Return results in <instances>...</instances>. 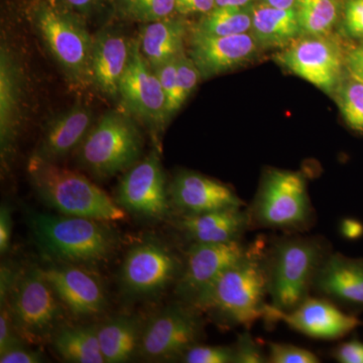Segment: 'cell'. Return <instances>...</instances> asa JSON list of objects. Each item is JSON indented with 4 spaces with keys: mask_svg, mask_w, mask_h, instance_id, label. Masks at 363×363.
I'll use <instances>...</instances> for the list:
<instances>
[{
    "mask_svg": "<svg viewBox=\"0 0 363 363\" xmlns=\"http://www.w3.org/2000/svg\"><path fill=\"white\" fill-rule=\"evenodd\" d=\"M131 43L116 33L98 35L93 43V83L107 96L116 97L130 62Z\"/></svg>",
    "mask_w": 363,
    "mask_h": 363,
    "instance_id": "cell-22",
    "label": "cell"
},
{
    "mask_svg": "<svg viewBox=\"0 0 363 363\" xmlns=\"http://www.w3.org/2000/svg\"><path fill=\"white\" fill-rule=\"evenodd\" d=\"M20 271L7 264H2L1 271H0V304L6 300Z\"/></svg>",
    "mask_w": 363,
    "mask_h": 363,
    "instance_id": "cell-44",
    "label": "cell"
},
{
    "mask_svg": "<svg viewBox=\"0 0 363 363\" xmlns=\"http://www.w3.org/2000/svg\"><path fill=\"white\" fill-rule=\"evenodd\" d=\"M186 363H235L234 346L196 345L181 358Z\"/></svg>",
    "mask_w": 363,
    "mask_h": 363,
    "instance_id": "cell-33",
    "label": "cell"
},
{
    "mask_svg": "<svg viewBox=\"0 0 363 363\" xmlns=\"http://www.w3.org/2000/svg\"><path fill=\"white\" fill-rule=\"evenodd\" d=\"M9 310L14 328L26 343L51 342L67 325L69 313L40 267L18 272L16 283L2 304Z\"/></svg>",
    "mask_w": 363,
    "mask_h": 363,
    "instance_id": "cell-5",
    "label": "cell"
},
{
    "mask_svg": "<svg viewBox=\"0 0 363 363\" xmlns=\"http://www.w3.org/2000/svg\"><path fill=\"white\" fill-rule=\"evenodd\" d=\"M216 7L215 0H176V13L180 16L207 14Z\"/></svg>",
    "mask_w": 363,
    "mask_h": 363,
    "instance_id": "cell-41",
    "label": "cell"
},
{
    "mask_svg": "<svg viewBox=\"0 0 363 363\" xmlns=\"http://www.w3.org/2000/svg\"><path fill=\"white\" fill-rule=\"evenodd\" d=\"M52 345L62 359L73 363H105L98 325H65L52 339Z\"/></svg>",
    "mask_w": 363,
    "mask_h": 363,
    "instance_id": "cell-27",
    "label": "cell"
},
{
    "mask_svg": "<svg viewBox=\"0 0 363 363\" xmlns=\"http://www.w3.org/2000/svg\"><path fill=\"white\" fill-rule=\"evenodd\" d=\"M313 288L335 302L363 309V259L328 253L318 269Z\"/></svg>",
    "mask_w": 363,
    "mask_h": 363,
    "instance_id": "cell-19",
    "label": "cell"
},
{
    "mask_svg": "<svg viewBox=\"0 0 363 363\" xmlns=\"http://www.w3.org/2000/svg\"><path fill=\"white\" fill-rule=\"evenodd\" d=\"M252 6L215 7L203 16L194 32L207 35H234L252 32Z\"/></svg>",
    "mask_w": 363,
    "mask_h": 363,
    "instance_id": "cell-28",
    "label": "cell"
},
{
    "mask_svg": "<svg viewBox=\"0 0 363 363\" xmlns=\"http://www.w3.org/2000/svg\"><path fill=\"white\" fill-rule=\"evenodd\" d=\"M252 33L260 45L286 47L302 33L295 7L277 9L262 2L252 4Z\"/></svg>",
    "mask_w": 363,
    "mask_h": 363,
    "instance_id": "cell-26",
    "label": "cell"
},
{
    "mask_svg": "<svg viewBox=\"0 0 363 363\" xmlns=\"http://www.w3.org/2000/svg\"><path fill=\"white\" fill-rule=\"evenodd\" d=\"M247 248L241 240L189 245L175 285L177 297L181 302L192 305L219 274L243 257Z\"/></svg>",
    "mask_w": 363,
    "mask_h": 363,
    "instance_id": "cell-14",
    "label": "cell"
},
{
    "mask_svg": "<svg viewBox=\"0 0 363 363\" xmlns=\"http://www.w3.org/2000/svg\"><path fill=\"white\" fill-rule=\"evenodd\" d=\"M344 28L350 37L363 39V0H348L344 9Z\"/></svg>",
    "mask_w": 363,
    "mask_h": 363,
    "instance_id": "cell-38",
    "label": "cell"
},
{
    "mask_svg": "<svg viewBox=\"0 0 363 363\" xmlns=\"http://www.w3.org/2000/svg\"><path fill=\"white\" fill-rule=\"evenodd\" d=\"M267 359L271 363H319L312 351L288 343H267Z\"/></svg>",
    "mask_w": 363,
    "mask_h": 363,
    "instance_id": "cell-34",
    "label": "cell"
},
{
    "mask_svg": "<svg viewBox=\"0 0 363 363\" xmlns=\"http://www.w3.org/2000/svg\"><path fill=\"white\" fill-rule=\"evenodd\" d=\"M116 201L142 220L166 221L174 209L169 186L156 152L128 169L117 187Z\"/></svg>",
    "mask_w": 363,
    "mask_h": 363,
    "instance_id": "cell-11",
    "label": "cell"
},
{
    "mask_svg": "<svg viewBox=\"0 0 363 363\" xmlns=\"http://www.w3.org/2000/svg\"><path fill=\"white\" fill-rule=\"evenodd\" d=\"M264 321L284 322L293 330L319 340H337L362 326L359 318L343 312L328 298L308 297L292 311L281 312L267 304Z\"/></svg>",
    "mask_w": 363,
    "mask_h": 363,
    "instance_id": "cell-13",
    "label": "cell"
},
{
    "mask_svg": "<svg viewBox=\"0 0 363 363\" xmlns=\"http://www.w3.org/2000/svg\"><path fill=\"white\" fill-rule=\"evenodd\" d=\"M176 59L166 62L162 65L154 68L157 78L161 82L162 90L167 98V107H168L169 116L175 113L185 104V100L182 96L180 87H179L178 77H177Z\"/></svg>",
    "mask_w": 363,
    "mask_h": 363,
    "instance_id": "cell-32",
    "label": "cell"
},
{
    "mask_svg": "<svg viewBox=\"0 0 363 363\" xmlns=\"http://www.w3.org/2000/svg\"><path fill=\"white\" fill-rule=\"evenodd\" d=\"M235 350V363H267V352H264L250 332L245 331L238 336V340L234 344Z\"/></svg>",
    "mask_w": 363,
    "mask_h": 363,
    "instance_id": "cell-36",
    "label": "cell"
},
{
    "mask_svg": "<svg viewBox=\"0 0 363 363\" xmlns=\"http://www.w3.org/2000/svg\"><path fill=\"white\" fill-rule=\"evenodd\" d=\"M184 259L171 247L156 238L133 245L119 269L121 292L130 300H152L175 286Z\"/></svg>",
    "mask_w": 363,
    "mask_h": 363,
    "instance_id": "cell-9",
    "label": "cell"
},
{
    "mask_svg": "<svg viewBox=\"0 0 363 363\" xmlns=\"http://www.w3.org/2000/svg\"><path fill=\"white\" fill-rule=\"evenodd\" d=\"M253 1H255V0H215V2H216V7L248 6H252Z\"/></svg>",
    "mask_w": 363,
    "mask_h": 363,
    "instance_id": "cell-47",
    "label": "cell"
},
{
    "mask_svg": "<svg viewBox=\"0 0 363 363\" xmlns=\"http://www.w3.org/2000/svg\"><path fill=\"white\" fill-rule=\"evenodd\" d=\"M347 73L335 91L336 99L348 126L363 133V81Z\"/></svg>",
    "mask_w": 363,
    "mask_h": 363,
    "instance_id": "cell-31",
    "label": "cell"
},
{
    "mask_svg": "<svg viewBox=\"0 0 363 363\" xmlns=\"http://www.w3.org/2000/svg\"><path fill=\"white\" fill-rule=\"evenodd\" d=\"M250 229L302 231L311 226L313 208L304 177L297 172L271 169L247 210Z\"/></svg>",
    "mask_w": 363,
    "mask_h": 363,
    "instance_id": "cell-7",
    "label": "cell"
},
{
    "mask_svg": "<svg viewBox=\"0 0 363 363\" xmlns=\"http://www.w3.org/2000/svg\"><path fill=\"white\" fill-rule=\"evenodd\" d=\"M347 71L351 75L363 81V44L353 49L345 60Z\"/></svg>",
    "mask_w": 363,
    "mask_h": 363,
    "instance_id": "cell-45",
    "label": "cell"
},
{
    "mask_svg": "<svg viewBox=\"0 0 363 363\" xmlns=\"http://www.w3.org/2000/svg\"><path fill=\"white\" fill-rule=\"evenodd\" d=\"M13 235V217L9 205L2 204L0 207V253L6 255L11 247Z\"/></svg>",
    "mask_w": 363,
    "mask_h": 363,
    "instance_id": "cell-42",
    "label": "cell"
},
{
    "mask_svg": "<svg viewBox=\"0 0 363 363\" xmlns=\"http://www.w3.org/2000/svg\"><path fill=\"white\" fill-rule=\"evenodd\" d=\"M59 6L63 7L69 11H77V13H85L89 11L96 0H58Z\"/></svg>",
    "mask_w": 363,
    "mask_h": 363,
    "instance_id": "cell-46",
    "label": "cell"
},
{
    "mask_svg": "<svg viewBox=\"0 0 363 363\" xmlns=\"http://www.w3.org/2000/svg\"><path fill=\"white\" fill-rule=\"evenodd\" d=\"M173 209L180 215H196L243 207L235 192L221 182L194 172L184 171L169 185Z\"/></svg>",
    "mask_w": 363,
    "mask_h": 363,
    "instance_id": "cell-18",
    "label": "cell"
},
{
    "mask_svg": "<svg viewBox=\"0 0 363 363\" xmlns=\"http://www.w3.org/2000/svg\"><path fill=\"white\" fill-rule=\"evenodd\" d=\"M187 26L180 18L169 16L143 23L140 30V52L152 69L178 58L184 52Z\"/></svg>",
    "mask_w": 363,
    "mask_h": 363,
    "instance_id": "cell-24",
    "label": "cell"
},
{
    "mask_svg": "<svg viewBox=\"0 0 363 363\" xmlns=\"http://www.w3.org/2000/svg\"><path fill=\"white\" fill-rule=\"evenodd\" d=\"M279 63L327 94L343 78L344 59L338 45L324 35H309L286 45L276 57Z\"/></svg>",
    "mask_w": 363,
    "mask_h": 363,
    "instance_id": "cell-12",
    "label": "cell"
},
{
    "mask_svg": "<svg viewBox=\"0 0 363 363\" xmlns=\"http://www.w3.org/2000/svg\"><path fill=\"white\" fill-rule=\"evenodd\" d=\"M1 306L0 307V311H1L0 312V354H4L11 348L26 344V342L14 328L6 306Z\"/></svg>",
    "mask_w": 363,
    "mask_h": 363,
    "instance_id": "cell-37",
    "label": "cell"
},
{
    "mask_svg": "<svg viewBox=\"0 0 363 363\" xmlns=\"http://www.w3.org/2000/svg\"><path fill=\"white\" fill-rule=\"evenodd\" d=\"M204 335L202 313L179 302L169 305L143 324L138 355L149 362L181 359Z\"/></svg>",
    "mask_w": 363,
    "mask_h": 363,
    "instance_id": "cell-10",
    "label": "cell"
},
{
    "mask_svg": "<svg viewBox=\"0 0 363 363\" xmlns=\"http://www.w3.org/2000/svg\"><path fill=\"white\" fill-rule=\"evenodd\" d=\"M21 69L6 48L0 52V152L4 164L13 157L21 125Z\"/></svg>",
    "mask_w": 363,
    "mask_h": 363,
    "instance_id": "cell-21",
    "label": "cell"
},
{
    "mask_svg": "<svg viewBox=\"0 0 363 363\" xmlns=\"http://www.w3.org/2000/svg\"><path fill=\"white\" fill-rule=\"evenodd\" d=\"M28 223L40 255L52 264L94 269L108 264L119 247L108 222L30 211Z\"/></svg>",
    "mask_w": 363,
    "mask_h": 363,
    "instance_id": "cell-2",
    "label": "cell"
},
{
    "mask_svg": "<svg viewBox=\"0 0 363 363\" xmlns=\"http://www.w3.org/2000/svg\"><path fill=\"white\" fill-rule=\"evenodd\" d=\"M92 111L78 104L55 119L45 130L38 154L55 162L80 147L92 125Z\"/></svg>",
    "mask_w": 363,
    "mask_h": 363,
    "instance_id": "cell-23",
    "label": "cell"
},
{
    "mask_svg": "<svg viewBox=\"0 0 363 363\" xmlns=\"http://www.w3.org/2000/svg\"><path fill=\"white\" fill-rule=\"evenodd\" d=\"M177 77H178L179 87L183 99L187 100L191 93L195 90L196 86L201 78V74L198 70L197 66L190 56L185 52L181 54L176 60Z\"/></svg>",
    "mask_w": 363,
    "mask_h": 363,
    "instance_id": "cell-35",
    "label": "cell"
},
{
    "mask_svg": "<svg viewBox=\"0 0 363 363\" xmlns=\"http://www.w3.org/2000/svg\"><path fill=\"white\" fill-rule=\"evenodd\" d=\"M40 269L71 316L94 317L106 309L104 284L93 269L52 262Z\"/></svg>",
    "mask_w": 363,
    "mask_h": 363,
    "instance_id": "cell-16",
    "label": "cell"
},
{
    "mask_svg": "<svg viewBox=\"0 0 363 363\" xmlns=\"http://www.w3.org/2000/svg\"><path fill=\"white\" fill-rule=\"evenodd\" d=\"M143 324L136 315H117L98 325V339L105 363L133 359L140 350Z\"/></svg>",
    "mask_w": 363,
    "mask_h": 363,
    "instance_id": "cell-25",
    "label": "cell"
},
{
    "mask_svg": "<svg viewBox=\"0 0 363 363\" xmlns=\"http://www.w3.org/2000/svg\"><path fill=\"white\" fill-rule=\"evenodd\" d=\"M331 357L340 363H363V341L357 337L338 344Z\"/></svg>",
    "mask_w": 363,
    "mask_h": 363,
    "instance_id": "cell-39",
    "label": "cell"
},
{
    "mask_svg": "<svg viewBox=\"0 0 363 363\" xmlns=\"http://www.w3.org/2000/svg\"><path fill=\"white\" fill-rule=\"evenodd\" d=\"M267 248L264 240L248 245L243 257L219 274L191 306L223 328H250L264 320L269 296Z\"/></svg>",
    "mask_w": 363,
    "mask_h": 363,
    "instance_id": "cell-1",
    "label": "cell"
},
{
    "mask_svg": "<svg viewBox=\"0 0 363 363\" xmlns=\"http://www.w3.org/2000/svg\"><path fill=\"white\" fill-rule=\"evenodd\" d=\"M295 9L302 33L309 35H326L340 16L337 0H296Z\"/></svg>",
    "mask_w": 363,
    "mask_h": 363,
    "instance_id": "cell-29",
    "label": "cell"
},
{
    "mask_svg": "<svg viewBox=\"0 0 363 363\" xmlns=\"http://www.w3.org/2000/svg\"><path fill=\"white\" fill-rule=\"evenodd\" d=\"M339 233L346 240L354 241L363 238V223L357 218L346 217L339 224Z\"/></svg>",
    "mask_w": 363,
    "mask_h": 363,
    "instance_id": "cell-43",
    "label": "cell"
},
{
    "mask_svg": "<svg viewBox=\"0 0 363 363\" xmlns=\"http://www.w3.org/2000/svg\"><path fill=\"white\" fill-rule=\"evenodd\" d=\"M262 2L277 9H290L295 7L296 0H264Z\"/></svg>",
    "mask_w": 363,
    "mask_h": 363,
    "instance_id": "cell-48",
    "label": "cell"
},
{
    "mask_svg": "<svg viewBox=\"0 0 363 363\" xmlns=\"http://www.w3.org/2000/svg\"><path fill=\"white\" fill-rule=\"evenodd\" d=\"M114 9L123 20L147 23L173 16L176 0H114Z\"/></svg>",
    "mask_w": 363,
    "mask_h": 363,
    "instance_id": "cell-30",
    "label": "cell"
},
{
    "mask_svg": "<svg viewBox=\"0 0 363 363\" xmlns=\"http://www.w3.org/2000/svg\"><path fill=\"white\" fill-rule=\"evenodd\" d=\"M143 138L130 117L109 111L79 147V160L99 178H108L128 169L140 161Z\"/></svg>",
    "mask_w": 363,
    "mask_h": 363,
    "instance_id": "cell-8",
    "label": "cell"
},
{
    "mask_svg": "<svg viewBox=\"0 0 363 363\" xmlns=\"http://www.w3.org/2000/svg\"><path fill=\"white\" fill-rule=\"evenodd\" d=\"M327 255L323 241L315 238H281L267 247V290L272 307L292 311L309 297Z\"/></svg>",
    "mask_w": 363,
    "mask_h": 363,
    "instance_id": "cell-4",
    "label": "cell"
},
{
    "mask_svg": "<svg viewBox=\"0 0 363 363\" xmlns=\"http://www.w3.org/2000/svg\"><path fill=\"white\" fill-rule=\"evenodd\" d=\"M45 362L42 351L28 347V344L11 348L4 354H0L1 363H40Z\"/></svg>",
    "mask_w": 363,
    "mask_h": 363,
    "instance_id": "cell-40",
    "label": "cell"
},
{
    "mask_svg": "<svg viewBox=\"0 0 363 363\" xmlns=\"http://www.w3.org/2000/svg\"><path fill=\"white\" fill-rule=\"evenodd\" d=\"M28 178L47 206L59 214L104 222L123 221L126 212L86 177L62 168L38 152L28 159Z\"/></svg>",
    "mask_w": 363,
    "mask_h": 363,
    "instance_id": "cell-3",
    "label": "cell"
},
{
    "mask_svg": "<svg viewBox=\"0 0 363 363\" xmlns=\"http://www.w3.org/2000/svg\"><path fill=\"white\" fill-rule=\"evenodd\" d=\"M177 230L193 243H224L241 240L250 229L247 210L227 208L196 215H180L174 220Z\"/></svg>",
    "mask_w": 363,
    "mask_h": 363,
    "instance_id": "cell-20",
    "label": "cell"
},
{
    "mask_svg": "<svg viewBox=\"0 0 363 363\" xmlns=\"http://www.w3.org/2000/svg\"><path fill=\"white\" fill-rule=\"evenodd\" d=\"M124 104L156 133L169 118L167 98L156 72L140 52L138 40L131 42L130 62L119 88Z\"/></svg>",
    "mask_w": 363,
    "mask_h": 363,
    "instance_id": "cell-15",
    "label": "cell"
},
{
    "mask_svg": "<svg viewBox=\"0 0 363 363\" xmlns=\"http://www.w3.org/2000/svg\"><path fill=\"white\" fill-rule=\"evenodd\" d=\"M252 32L234 35H207L193 33L189 56L204 79L242 66L259 47Z\"/></svg>",
    "mask_w": 363,
    "mask_h": 363,
    "instance_id": "cell-17",
    "label": "cell"
},
{
    "mask_svg": "<svg viewBox=\"0 0 363 363\" xmlns=\"http://www.w3.org/2000/svg\"><path fill=\"white\" fill-rule=\"evenodd\" d=\"M30 20L52 57L75 85L93 83L92 51L94 39L72 11L49 0L38 1Z\"/></svg>",
    "mask_w": 363,
    "mask_h": 363,
    "instance_id": "cell-6",
    "label": "cell"
}]
</instances>
